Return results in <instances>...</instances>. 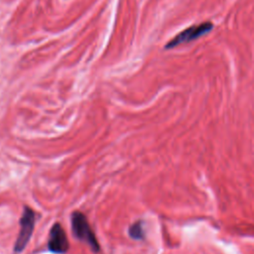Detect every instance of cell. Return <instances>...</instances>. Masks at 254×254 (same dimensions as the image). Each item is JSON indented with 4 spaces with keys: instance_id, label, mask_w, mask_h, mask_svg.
Listing matches in <instances>:
<instances>
[{
    "instance_id": "obj_1",
    "label": "cell",
    "mask_w": 254,
    "mask_h": 254,
    "mask_svg": "<svg viewBox=\"0 0 254 254\" xmlns=\"http://www.w3.org/2000/svg\"><path fill=\"white\" fill-rule=\"evenodd\" d=\"M71 229L73 235L80 241L86 243L93 252H99L100 246L90 228V225L83 213L74 211L71 214Z\"/></svg>"
},
{
    "instance_id": "obj_4",
    "label": "cell",
    "mask_w": 254,
    "mask_h": 254,
    "mask_svg": "<svg viewBox=\"0 0 254 254\" xmlns=\"http://www.w3.org/2000/svg\"><path fill=\"white\" fill-rule=\"evenodd\" d=\"M69 247L65 232L60 223H55L50 230L48 248L56 254H64L67 252Z\"/></svg>"
},
{
    "instance_id": "obj_2",
    "label": "cell",
    "mask_w": 254,
    "mask_h": 254,
    "mask_svg": "<svg viewBox=\"0 0 254 254\" xmlns=\"http://www.w3.org/2000/svg\"><path fill=\"white\" fill-rule=\"evenodd\" d=\"M35 222H36L35 211L32 208L25 206L22 216L20 218V231L14 245V251L16 253L22 252L24 248L27 246L32 236V233L34 231Z\"/></svg>"
},
{
    "instance_id": "obj_5",
    "label": "cell",
    "mask_w": 254,
    "mask_h": 254,
    "mask_svg": "<svg viewBox=\"0 0 254 254\" xmlns=\"http://www.w3.org/2000/svg\"><path fill=\"white\" fill-rule=\"evenodd\" d=\"M129 236L135 240H142L145 237L143 222L141 220L136 221L129 227Z\"/></svg>"
},
{
    "instance_id": "obj_3",
    "label": "cell",
    "mask_w": 254,
    "mask_h": 254,
    "mask_svg": "<svg viewBox=\"0 0 254 254\" xmlns=\"http://www.w3.org/2000/svg\"><path fill=\"white\" fill-rule=\"evenodd\" d=\"M213 28V25L211 22H202L199 24L192 25L185 30H183L181 33H179L176 37H174L167 45L166 49H173L177 46L187 44L190 42H192L203 35L210 32Z\"/></svg>"
}]
</instances>
